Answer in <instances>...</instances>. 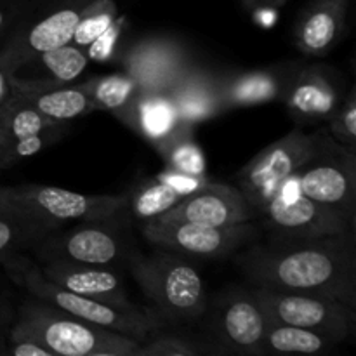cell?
<instances>
[{"instance_id":"obj_1","label":"cell","mask_w":356,"mask_h":356,"mask_svg":"<svg viewBox=\"0 0 356 356\" xmlns=\"http://www.w3.org/2000/svg\"><path fill=\"white\" fill-rule=\"evenodd\" d=\"M233 254L254 287L332 298L356 308V233L292 243H249Z\"/></svg>"},{"instance_id":"obj_2","label":"cell","mask_w":356,"mask_h":356,"mask_svg":"<svg viewBox=\"0 0 356 356\" xmlns=\"http://www.w3.org/2000/svg\"><path fill=\"white\" fill-rule=\"evenodd\" d=\"M0 264L14 284L30 292L38 301L56 306L83 322L124 334L139 343L152 334L160 332L167 325L153 308H117L52 284L42 275L40 264L23 252L6 257L0 261Z\"/></svg>"},{"instance_id":"obj_3","label":"cell","mask_w":356,"mask_h":356,"mask_svg":"<svg viewBox=\"0 0 356 356\" xmlns=\"http://www.w3.org/2000/svg\"><path fill=\"white\" fill-rule=\"evenodd\" d=\"M26 337L54 356H136L139 341L83 322L38 299L23 302L9 339Z\"/></svg>"},{"instance_id":"obj_4","label":"cell","mask_w":356,"mask_h":356,"mask_svg":"<svg viewBox=\"0 0 356 356\" xmlns=\"http://www.w3.org/2000/svg\"><path fill=\"white\" fill-rule=\"evenodd\" d=\"M152 308L167 325L195 323L204 316L207 292L198 271L172 250L141 254L134 250L127 263Z\"/></svg>"},{"instance_id":"obj_5","label":"cell","mask_w":356,"mask_h":356,"mask_svg":"<svg viewBox=\"0 0 356 356\" xmlns=\"http://www.w3.org/2000/svg\"><path fill=\"white\" fill-rule=\"evenodd\" d=\"M94 0H28L0 40V70L9 75L19 63L72 42L80 17Z\"/></svg>"},{"instance_id":"obj_6","label":"cell","mask_w":356,"mask_h":356,"mask_svg":"<svg viewBox=\"0 0 356 356\" xmlns=\"http://www.w3.org/2000/svg\"><path fill=\"white\" fill-rule=\"evenodd\" d=\"M131 191L117 195H82L42 184L0 186V212L24 216L59 228L68 221H96L125 211Z\"/></svg>"},{"instance_id":"obj_7","label":"cell","mask_w":356,"mask_h":356,"mask_svg":"<svg viewBox=\"0 0 356 356\" xmlns=\"http://www.w3.org/2000/svg\"><path fill=\"white\" fill-rule=\"evenodd\" d=\"M127 218L125 209L110 218L82 221L83 225L66 232L52 229L33 249L37 261L66 259L117 270L122 263H129L136 250L129 238Z\"/></svg>"},{"instance_id":"obj_8","label":"cell","mask_w":356,"mask_h":356,"mask_svg":"<svg viewBox=\"0 0 356 356\" xmlns=\"http://www.w3.org/2000/svg\"><path fill=\"white\" fill-rule=\"evenodd\" d=\"M207 341L216 355L264 356L268 318L252 289L229 287L205 306Z\"/></svg>"},{"instance_id":"obj_9","label":"cell","mask_w":356,"mask_h":356,"mask_svg":"<svg viewBox=\"0 0 356 356\" xmlns=\"http://www.w3.org/2000/svg\"><path fill=\"white\" fill-rule=\"evenodd\" d=\"M325 131L306 134L301 127H294L289 134L271 143L257 153L236 174L238 190L250 205L261 212L266 202L287 184L301 167L318 152Z\"/></svg>"},{"instance_id":"obj_10","label":"cell","mask_w":356,"mask_h":356,"mask_svg":"<svg viewBox=\"0 0 356 356\" xmlns=\"http://www.w3.org/2000/svg\"><path fill=\"white\" fill-rule=\"evenodd\" d=\"M268 243H292L356 232V219L330 205L292 195L287 184L266 202L259 212Z\"/></svg>"},{"instance_id":"obj_11","label":"cell","mask_w":356,"mask_h":356,"mask_svg":"<svg viewBox=\"0 0 356 356\" xmlns=\"http://www.w3.org/2000/svg\"><path fill=\"white\" fill-rule=\"evenodd\" d=\"M266 318L275 323L315 330L337 343L351 339L356 332V308L332 298L273 289L254 287Z\"/></svg>"},{"instance_id":"obj_12","label":"cell","mask_w":356,"mask_h":356,"mask_svg":"<svg viewBox=\"0 0 356 356\" xmlns=\"http://www.w3.org/2000/svg\"><path fill=\"white\" fill-rule=\"evenodd\" d=\"M141 232L159 249L202 259H221L233 256L249 243L257 242L259 228L252 222L229 226H205L197 222L143 221Z\"/></svg>"},{"instance_id":"obj_13","label":"cell","mask_w":356,"mask_h":356,"mask_svg":"<svg viewBox=\"0 0 356 356\" xmlns=\"http://www.w3.org/2000/svg\"><path fill=\"white\" fill-rule=\"evenodd\" d=\"M299 193L356 219V153L327 132L318 152L294 176Z\"/></svg>"},{"instance_id":"obj_14","label":"cell","mask_w":356,"mask_h":356,"mask_svg":"<svg viewBox=\"0 0 356 356\" xmlns=\"http://www.w3.org/2000/svg\"><path fill=\"white\" fill-rule=\"evenodd\" d=\"M125 73L141 92L167 94L197 63L179 38L149 35L136 40L120 54Z\"/></svg>"},{"instance_id":"obj_15","label":"cell","mask_w":356,"mask_h":356,"mask_svg":"<svg viewBox=\"0 0 356 356\" xmlns=\"http://www.w3.org/2000/svg\"><path fill=\"white\" fill-rule=\"evenodd\" d=\"M344 94V76L336 68L302 63L289 87L284 104L296 127H308L329 122Z\"/></svg>"},{"instance_id":"obj_16","label":"cell","mask_w":356,"mask_h":356,"mask_svg":"<svg viewBox=\"0 0 356 356\" xmlns=\"http://www.w3.org/2000/svg\"><path fill=\"white\" fill-rule=\"evenodd\" d=\"M259 218L238 188L209 183L181 200L176 207L153 218L160 222H197L205 226H229Z\"/></svg>"},{"instance_id":"obj_17","label":"cell","mask_w":356,"mask_h":356,"mask_svg":"<svg viewBox=\"0 0 356 356\" xmlns=\"http://www.w3.org/2000/svg\"><path fill=\"white\" fill-rule=\"evenodd\" d=\"M301 65V61H287L252 72L219 75V111L225 113L236 108H250L273 101L284 103L289 87Z\"/></svg>"},{"instance_id":"obj_18","label":"cell","mask_w":356,"mask_h":356,"mask_svg":"<svg viewBox=\"0 0 356 356\" xmlns=\"http://www.w3.org/2000/svg\"><path fill=\"white\" fill-rule=\"evenodd\" d=\"M38 264H40L42 275L49 282L66 289V291L117 306V308H138L134 302L129 301L124 282L120 280L117 270L113 268L92 266V264L66 259H47Z\"/></svg>"},{"instance_id":"obj_19","label":"cell","mask_w":356,"mask_h":356,"mask_svg":"<svg viewBox=\"0 0 356 356\" xmlns=\"http://www.w3.org/2000/svg\"><path fill=\"white\" fill-rule=\"evenodd\" d=\"M350 0H309L294 24V44L301 54L323 58L344 37Z\"/></svg>"},{"instance_id":"obj_20","label":"cell","mask_w":356,"mask_h":356,"mask_svg":"<svg viewBox=\"0 0 356 356\" xmlns=\"http://www.w3.org/2000/svg\"><path fill=\"white\" fill-rule=\"evenodd\" d=\"M87 56L73 44L42 51L24 59L9 73L14 89H38L73 83L87 66Z\"/></svg>"},{"instance_id":"obj_21","label":"cell","mask_w":356,"mask_h":356,"mask_svg":"<svg viewBox=\"0 0 356 356\" xmlns=\"http://www.w3.org/2000/svg\"><path fill=\"white\" fill-rule=\"evenodd\" d=\"M209 183L211 181L205 179V176H188L167 167V170L159 174L153 181L131 190L127 204L129 218L141 221L156 218L176 207L181 200L205 188Z\"/></svg>"},{"instance_id":"obj_22","label":"cell","mask_w":356,"mask_h":356,"mask_svg":"<svg viewBox=\"0 0 356 356\" xmlns=\"http://www.w3.org/2000/svg\"><path fill=\"white\" fill-rule=\"evenodd\" d=\"M113 115L155 146L165 141L177 125L183 124L169 96L141 90H136L134 96Z\"/></svg>"},{"instance_id":"obj_23","label":"cell","mask_w":356,"mask_h":356,"mask_svg":"<svg viewBox=\"0 0 356 356\" xmlns=\"http://www.w3.org/2000/svg\"><path fill=\"white\" fill-rule=\"evenodd\" d=\"M218 83V73L200 65H193L165 96H169L176 106L179 120L183 124L195 125L221 115Z\"/></svg>"},{"instance_id":"obj_24","label":"cell","mask_w":356,"mask_h":356,"mask_svg":"<svg viewBox=\"0 0 356 356\" xmlns=\"http://www.w3.org/2000/svg\"><path fill=\"white\" fill-rule=\"evenodd\" d=\"M13 90L54 122H72L96 110L92 99L75 82L56 87H38V89L13 87Z\"/></svg>"},{"instance_id":"obj_25","label":"cell","mask_w":356,"mask_h":356,"mask_svg":"<svg viewBox=\"0 0 356 356\" xmlns=\"http://www.w3.org/2000/svg\"><path fill=\"white\" fill-rule=\"evenodd\" d=\"M336 339L323 336L309 329L294 325H284L268 320V329L264 334V355H320L329 353L339 346Z\"/></svg>"},{"instance_id":"obj_26","label":"cell","mask_w":356,"mask_h":356,"mask_svg":"<svg viewBox=\"0 0 356 356\" xmlns=\"http://www.w3.org/2000/svg\"><path fill=\"white\" fill-rule=\"evenodd\" d=\"M52 229L58 228L24 216L0 212V261L13 254L35 249Z\"/></svg>"},{"instance_id":"obj_27","label":"cell","mask_w":356,"mask_h":356,"mask_svg":"<svg viewBox=\"0 0 356 356\" xmlns=\"http://www.w3.org/2000/svg\"><path fill=\"white\" fill-rule=\"evenodd\" d=\"M193 125L179 124L176 131L156 145L169 169L188 176H205V156L200 146L191 139Z\"/></svg>"},{"instance_id":"obj_28","label":"cell","mask_w":356,"mask_h":356,"mask_svg":"<svg viewBox=\"0 0 356 356\" xmlns=\"http://www.w3.org/2000/svg\"><path fill=\"white\" fill-rule=\"evenodd\" d=\"M51 124H56V122L42 115L26 99L13 92L10 99L0 110V143L6 145L14 139L40 131Z\"/></svg>"},{"instance_id":"obj_29","label":"cell","mask_w":356,"mask_h":356,"mask_svg":"<svg viewBox=\"0 0 356 356\" xmlns=\"http://www.w3.org/2000/svg\"><path fill=\"white\" fill-rule=\"evenodd\" d=\"M79 87L92 99L96 110H110L111 113L120 110L138 90L134 80L127 73L94 76L79 82Z\"/></svg>"},{"instance_id":"obj_30","label":"cell","mask_w":356,"mask_h":356,"mask_svg":"<svg viewBox=\"0 0 356 356\" xmlns=\"http://www.w3.org/2000/svg\"><path fill=\"white\" fill-rule=\"evenodd\" d=\"M66 132H68V122H56V124L47 125V127L40 129V131L31 132V134L23 136V138L6 143V145H2L3 169H9V167L16 165V163H21L23 160L37 155L42 149L56 145L59 139L65 138Z\"/></svg>"},{"instance_id":"obj_31","label":"cell","mask_w":356,"mask_h":356,"mask_svg":"<svg viewBox=\"0 0 356 356\" xmlns=\"http://www.w3.org/2000/svg\"><path fill=\"white\" fill-rule=\"evenodd\" d=\"M162 332V330H160ZM152 334L139 343L136 356H205L216 355L214 348L207 341L176 334Z\"/></svg>"},{"instance_id":"obj_32","label":"cell","mask_w":356,"mask_h":356,"mask_svg":"<svg viewBox=\"0 0 356 356\" xmlns=\"http://www.w3.org/2000/svg\"><path fill=\"white\" fill-rule=\"evenodd\" d=\"M118 17V7L115 0H94L80 17L75 26L70 44L76 47H89L97 37L108 30L111 23Z\"/></svg>"},{"instance_id":"obj_33","label":"cell","mask_w":356,"mask_h":356,"mask_svg":"<svg viewBox=\"0 0 356 356\" xmlns=\"http://www.w3.org/2000/svg\"><path fill=\"white\" fill-rule=\"evenodd\" d=\"M329 134L339 145L356 153V89L350 86L339 108L329 118Z\"/></svg>"},{"instance_id":"obj_34","label":"cell","mask_w":356,"mask_h":356,"mask_svg":"<svg viewBox=\"0 0 356 356\" xmlns=\"http://www.w3.org/2000/svg\"><path fill=\"white\" fill-rule=\"evenodd\" d=\"M122 26H124V17L115 19L113 23L108 26L101 37H97L92 44L89 45V52H87V59H94V61H110L113 56L117 54L118 38L122 35Z\"/></svg>"},{"instance_id":"obj_35","label":"cell","mask_w":356,"mask_h":356,"mask_svg":"<svg viewBox=\"0 0 356 356\" xmlns=\"http://www.w3.org/2000/svg\"><path fill=\"white\" fill-rule=\"evenodd\" d=\"M7 351L13 356H54L40 343L26 337H14L7 341Z\"/></svg>"},{"instance_id":"obj_36","label":"cell","mask_w":356,"mask_h":356,"mask_svg":"<svg viewBox=\"0 0 356 356\" xmlns=\"http://www.w3.org/2000/svg\"><path fill=\"white\" fill-rule=\"evenodd\" d=\"M28 0H0V40L6 37L7 31L16 23Z\"/></svg>"},{"instance_id":"obj_37","label":"cell","mask_w":356,"mask_h":356,"mask_svg":"<svg viewBox=\"0 0 356 356\" xmlns=\"http://www.w3.org/2000/svg\"><path fill=\"white\" fill-rule=\"evenodd\" d=\"M285 2H287V0H243V3L257 14L273 13V10L280 9Z\"/></svg>"},{"instance_id":"obj_38","label":"cell","mask_w":356,"mask_h":356,"mask_svg":"<svg viewBox=\"0 0 356 356\" xmlns=\"http://www.w3.org/2000/svg\"><path fill=\"white\" fill-rule=\"evenodd\" d=\"M13 92L14 90H13V83H10L9 75L0 70V110H2L3 104L10 99Z\"/></svg>"},{"instance_id":"obj_39","label":"cell","mask_w":356,"mask_h":356,"mask_svg":"<svg viewBox=\"0 0 356 356\" xmlns=\"http://www.w3.org/2000/svg\"><path fill=\"white\" fill-rule=\"evenodd\" d=\"M9 320H10L9 309H7V306L0 301V330H2L7 323H9Z\"/></svg>"},{"instance_id":"obj_40","label":"cell","mask_w":356,"mask_h":356,"mask_svg":"<svg viewBox=\"0 0 356 356\" xmlns=\"http://www.w3.org/2000/svg\"><path fill=\"white\" fill-rule=\"evenodd\" d=\"M2 355H9V351H7V344L0 339V356Z\"/></svg>"},{"instance_id":"obj_41","label":"cell","mask_w":356,"mask_h":356,"mask_svg":"<svg viewBox=\"0 0 356 356\" xmlns=\"http://www.w3.org/2000/svg\"><path fill=\"white\" fill-rule=\"evenodd\" d=\"M2 156H3V149H2V143H0V172L3 170V163H2Z\"/></svg>"}]
</instances>
